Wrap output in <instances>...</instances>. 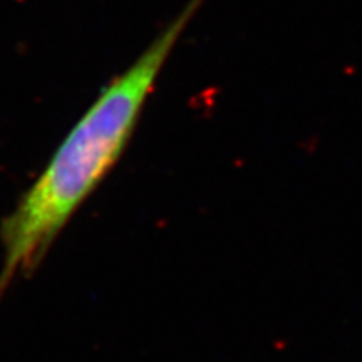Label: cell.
Wrapping results in <instances>:
<instances>
[{
  "mask_svg": "<svg viewBox=\"0 0 362 362\" xmlns=\"http://www.w3.org/2000/svg\"><path fill=\"white\" fill-rule=\"evenodd\" d=\"M203 2L189 0L148 51L103 90L2 221L0 297L12 280L37 269L71 216L119 160L171 49Z\"/></svg>",
  "mask_w": 362,
  "mask_h": 362,
  "instance_id": "6da1fadb",
  "label": "cell"
}]
</instances>
